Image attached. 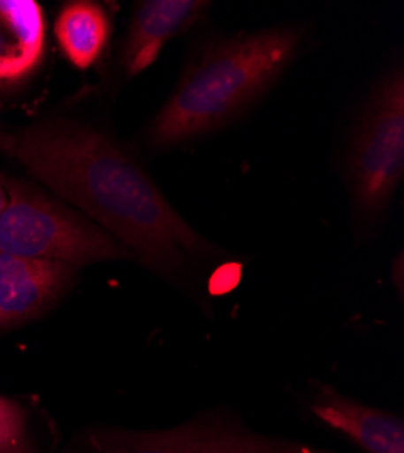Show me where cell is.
Instances as JSON below:
<instances>
[{
	"mask_svg": "<svg viewBox=\"0 0 404 453\" xmlns=\"http://www.w3.org/2000/svg\"><path fill=\"white\" fill-rule=\"evenodd\" d=\"M46 55V19L34 0H0V91L31 79Z\"/></svg>",
	"mask_w": 404,
	"mask_h": 453,
	"instance_id": "9",
	"label": "cell"
},
{
	"mask_svg": "<svg viewBox=\"0 0 404 453\" xmlns=\"http://www.w3.org/2000/svg\"><path fill=\"white\" fill-rule=\"evenodd\" d=\"M0 153L82 209L147 267L171 274L209 252V243L178 214L149 174L95 127L71 120L0 127Z\"/></svg>",
	"mask_w": 404,
	"mask_h": 453,
	"instance_id": "1",
	"label": "cell"
},
{
	"mask_svg": "<svg viewBox=\"0 0 404 453\" xmlns=\"http://www.w3.org/2000/svg\"><path fill=\"white\" fill-rule=\"evenodd\" d=\"M86 453H334L330 449L248 430L234 418L203 415L187 425L162 432L96 430Z\"/></svg>",
	"mask_w": 404,
	"mask_h": 453,
	"instance_id": "5",
	"label": "cell"
},
{
	"mask_svg": "<svg viewBox=\"0 0 404 453\" xmlns=\"http://www.w3.org/2000/svg\"><path fill=\"white\" fill-rule=\"evenodd\" d=\"M77 267L0 252V330L44 314L72 283Z\"/></svg>",
	"mask_w": 404,
	"mask_h": 453,
	"instance_id": "6",
	"label": "cell"
},
{
	"mask_svg": "<svg viewBox=\"0 0 404 453\" xmlns=\"http://www.w3.org/2000/svg\"><path fill=\"white\" fill-rule=\"evenodd\" d=\"M404 174V74L399 67L372 93L350 147V180L357 209L376 216L395 196Z\"/></svg>",
	"mask_w": 404,
	"mask_h": 453,
	"instance_id": "4",
	"label": "cell"
},
{
	"mask_svg": "<svg viewBox=\"0 0 404 453\" xmlns=\"http://www.w3.org/2000/svg\"><path fill=\"white\" fill-rule=\"evenodd\" d=\"M57 42L65 58L79 69H89L105 50L111 22L105 10L89 0L67 3L55 22Z\"/></svg>",
	"mask_w": 404,
	"mask_h": 453,
	"instance_id": "10",
	"label": "cell"
},
{
	"mask_svg": "<svg viewBox=\"0 0 404 453\" xmlns=\"http://www.w3.org/2000/svg\"><path fill=\"white\" fill-rule=\"evenodd\" d=\"M8 205L0 216V252L62 261L72 267L133 254L102 226L17 178H4Z\"/></svg>",
	"mask_w": 404,
	"mask_h": 453,
	"instance_id": "3",
	"label": "cell"
},
{
	"mask_svg": "<svg viewBox=\"0 0 404 453\" xmlns=\"http://www.w3.org/2000/svg\"><path fill=\"white\" fill-rule=\"evenodd\" d=\"M6 205H8V191L4 185V178H0V216H3Z\"/></svg>",
	"mask_w": 404,
	"mask_h": 453,
	"instance_id": "12",
	"label": "cell"
},
{
	"mask_svg": "<svg viewBox=\"0 0 404 453\" xmlns=\"http://www.w3.org/2000/svg\"><path fill=\"white\" fill-rule=\"evenodd\" d=\"M310 406L323 423L366 453H404V425L397 415L345 397L328 385L317 387Z\"/></svg>",
	"mask_w": 404,
	"mask_h": 453,
	"instance_id": "8",
	"label": "cell"
},
{
	"mask_svg": "<svg viewBox=\"0 0 404 453\" xmlns=\"http://www.w3.org/2000/svg\"><path fill=\"white\" fill-rule=\"evenodd\" d=\"M0 453H34L27 430V411L0 395Z\"/></svg>",
	"mask_w": 404,
	"mask_h": 453,
	"instance_id": "11",
	"label": "cell"
},
{
	"mask_svg": "<svg viewBox=\"0 0 404 453\" xmlns=\"http://www.w3.org/2000/svg\"><path fill=\"white\" fill-rule=\"evenodd\" d=\"M298 42L293 29L269 27L209 48L156 112L149 142L167 147L231 122L279 79Z\"/></svg>",
	"mask_w": 404,
	"mask_h": 453,
	"instance_id": "2",
	"label": "cell"
},
{
	"mask_svg": "<svg viewBox=\"0 0 404 453\" xmlns=\"http://www.w3.org/2000/svg\"><path fill=\"white\" fill-rule=\"evenodd\" d=\"M202 0H145L133 13L124 46L129 77L151 67L167 42L194 26L207 12Z\"/></svg>",
	"mask_w": 404,
	"mask_h": 453,
	"instance_id": "7",
	"label": "cell"
}]
</instances>
